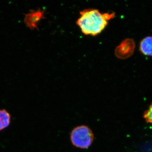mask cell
<instances>
[{
  "label": "cell",
  "instance_id": "obj_1",
  "mask_svg": "<svg viewBox=\"0 0 152 152\" xmlns=\"http://www.w3.org/2000/svg\"><path fill=\"white\" fill-rule=\"evenodd\" d=\"M76 23L82 32L87 36H96L105 29L109 20L113 18V13H102L99 10L88 9L81 11Z\"/></svg>",
  "mask_w": 152,
  "mask_h": 152
},
{
  "label": "cell",
  "instance_id": "obj_2",
  "mask_svg": "<svg viewBox=\"0 0 152 152\" xmlns=\"http://www.w3.org/2000/svg\"><path fill=\"white\" fill-rule=\"evenodd\" d=\"M70 139L74 147L81 149H87L92 145L94 135L88 126L80 125L71 131Z\"/></svg>",
  "mask_w": 152,
  "mask_h": 152
},
{
  "label": "cell",
  "instance_id": "obj_3",
  "mask_svg": "<svg viewBox=\"0 0 152 152\" xmlns=\"http://www.w3.org/2000/svg\"><path fill=\"white\" fill-rule=\"evenodd\" d=\"M135 48V44L133 39H126L117 47L115 50V55L118 58L126 59L133 55Z\"/></svg>",
  "mask_w": 152,
  "mask_h": 152
},
{
  "label": "cell",
  "instance_id": "obj_4",
  "mask_svg": "<svg viewBox=\"0 0 152 152\" xmlns=\"http://www.w3.org/2000/svg\"><path fill=\"white\" fill-rule=\"evenodd\" d=\"M24 22L25 24L30 29H38V25L42 19L45 17V12L42 10H31L28 13L25 14Z\"/></svg>",
  "mask_w": 152,
  "mask_h": 152
},
{
  "label": "cell",
  "instance_id": "obj_5",
  "mask_svg": "<svg viewBox=\"0 0 152 152\" xmlns=\"http://www.w3.org/2000/svg\"><path fill=\"white\" fill-rule=\"evenodd\" d=\"M140 50L142 54L152 56V37H147L142 40Z\"/></svg>",
  "mask_w": 152,
  "mask_h": 152
},
{
  "label": "cell",
  "instance_id": "obj_6",
  "mask_svg": "<svg viewBox=\"0 0 152 152\" xmlns=\"http://www.w3.org/2000/svg\"><path fill=\"white\" fill-rule=\"evenodd\" d=\"M11 122L10 114L5 109H0V131L10 126Z\"/></svg>",
  "mask_w": 152,
  "mask_h": 152
},
{
  "label": "cell",
  "instance_id": "obj_7",
  "mask_svg": "<svg viewBox=\"0 0 152 152\" xmlns=\"http://www.w3.org/2000/svg\"><path fill=\"white\" fill-rule=\"evenodd\" d=\"M143 117L147 122L152 124V103L149 109L144 113Z\"/></svg>",
  "mask_w": 152,
  "mask_h": 152
}]
</instances>
